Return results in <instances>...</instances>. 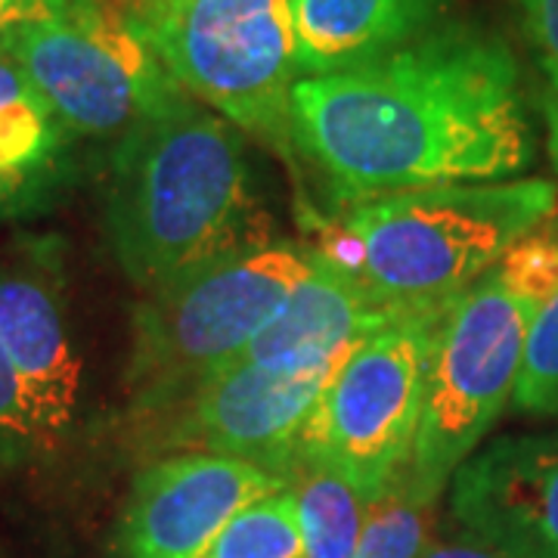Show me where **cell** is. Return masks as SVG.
I'll return each instance as SVG.
<instances>
[{"mask_svg": "<svg viewBox=\"0 0 558 558\" xmlns=\"http://www.w3.org/2000/svg\"><path fill=\"white\" fill-rule=\"evenodd\" d=\"M0 351L25 385L50 447L69 444L84 403V360L47 264L0 260Z\"/></svg>", "mask_w": 558, "mask_h": 558, "instance_id": "cell-12", "label": "cell"}, {"mask_svg": "<svg viewBox=\"0 0 558 558\" xmlns=\"http://www.w3.org/2000/svg\"><path fill=\"white\" fill-rule=\"evenodd\" d=\"M292 128L299 156L348 205L512 180L537 156L512 47L465 20L357 69L299 78Z\"/></svg>", "mask_w": 558, "mask_h": 558, "instance_id": "cell-1", "label": "cell"}, {"mask_svg": "<svg viewBox=\"0 0 558 558\" xmlns=\"http://www.w3.org/2000/svg\"><path fill=\"white\" fill-rule=\"evenodd\" d=\"M418 558H506L497 549H490L487 543H481L472 534H459V537H428L425 549Z\"/></svg>", "mask_w": 558, "mask_h": 558, "instance_id": "cell-25", "label": "cell"}, {"mask_svg": "<svg viewBox=\"0 0 558 558\" xmlns=\"http://www.w3.org/2000/svg\"><path fill=\"white\" fill-rule=\"evenodd\" d=\"M556 205V186L543 178L407 190L348 205L317 248L400 311L447 307L546 227Z\"/></svg>", "mask_w": 558, "mask_h": 558, "instance_id": "cell-3", "label": "cell"}, {"mask_svg": "<svg viewBox=\"0 0 558 558\" xmlns=\"http://www.w3.org/2000/svg\"><path fill=\"white\" fill-rule=\"evenodd\" d=\"M537 307L499 267L447 304L407 469L425 502H438L459 465L484 444L506 407H512Z\"/></svg>", "mask_w": 558, "mask_h": 558, "instance_id": "cell-6", "label": "cell"}, {"mask_svg": "<svg viewBox=\"0 0 558 558\" xmlns=\"http://www.w3.org/2000/svg\"><path fill=\"white\" fill-rule=\"evenodd\" d=\"M344 357L227 366L171 410L178 418V440L199 444L208 453L245 459L292 481L304 432Z\"/></svg>", "mask_w": 558, "mask_h": 558, "instance_id": "cell-9", "label": "cell"}, {"mask_svg": "<svg viewBox=\"0 0 558 558\" xmlns=\"http://www.w3.org/2000/svg\"><path fill=\"white\" fill-rule=\"evenodd\" d=\"M124 20L186 97L295 161L289 0H134Z\"/></svg>", "mask_w": 558, "mask_h": 558, "instance_id": "cell-5", "label": "cell"}, {"mask_svg": "<svg viewBox=\"0 0 558 558\" xmlns=\"http://www.w3.org/2000/svg\"><path fill=\"white\" fill-rule=\"evenodd\" d=\"M497 267L524 299L543 304L558 289V233L539 227L515 242Z\"/></svg>", "mask_w": 558, "mask_h": 558, "instance_id": "cell-21", "label": "cell"}, {"mask_svg": "<svg viewBox=\"0 0 558 558\" xmlns=\"http://www.w3.org/2000/svg\"><path fill=\"white\" fill-rule=\"evenodd\" d=\"M539 109H543V121H546V153L549 161L558 171V84L549 81L539 94Z\"/></svg>", "mask_w": 558, "mask_h": 558, "instance_id": "cell-26", "label": "cell"}, {"mask_svg": "<svg viewBox=\"0 0 558 558\" xmlns=\"http://www.w3.org/2000/svg\"><path fill=\"white\" fill-rule=\"evenodd\" d=\"M400 311L373 295L351 270L323 248H311V264L282 301L274 319L258 332L240 357L242 363H317L351 354L360 341L379 332Z\"/></svg>", "mask_w": 558, "mask_h": 558, "instance_id": "cell-13", "label": "cell"}, {"mask_svg": "<svg viewBox=\"0 0 558 558\" xmlns=\"http://www.w3.org/2000/svg\"><path fill=\"white\" fill-rule=\"evenodd\" d=\"M7 50L65 134L121 140L186 97L102 0H78L57 20L20 32Z\"/></svg>", "mask_w": 558, "mask_h": 558, "instance_id": "cell-8", "label": "cell"}, {"mask_svg": "<svg viewBox=\"0 0 558 558\" xmlns=\"http://www.w3.org/2000/svg\"><path fill=\"white\" fill-rule=\"evenodd\" d=\"M432 509L413 490L407 472L385 494L369 499L354 558H418L432 537Z\"/></svg>", "mask_w": 558, "mask_h": 558, "instance_id": "cell-18", "label": "cell"}, {"mask_svg": "<svg viewBox=\"0 0 558 558\" xmlns=\"http://www.w3.org/2000/svg\"><path fill=\"white\" fill-rule=\"evenodd\" d=\"M512 410L524 416L558 418V289L531 319Z\"/></svg>", "mask_w": 558, "mask_h": 558, "instance_id": "cell-19", "label": "cell"}, {"mask_svg": "<svg viewBox=\"0 0 558 558\" xmlns=\"http://www.w3.org/2000/svg\"><path fill=\"white\" fill-rule=\"evenodd\" d=\"M292 487L245 459L208 450L174 453L134 478L121 515L124 558H202L252 502Z\"/></svg>", "mask_w": 558, "mask_h": 558, "instance_id": "cell-10", "label": "cell"}, {"mask_svg": "<svg viewBox=\"0 0 558 558\" xmlns=\"http://www.w3.org/2000/svg\"><path fill=\"white\" fill-rule=\"evenodd\" d=\"M299 497L292 487L242 509L202 558H301Z\"/></svg>", "mask_w": 558, "mask_h": 558, "instance_id": "cell-17", "label": "cell"}, {"mask_svg": "<svg viewBox=\"0 0 558 558\" xmlns=\"http://www.w3.org/2000/svg\"><path fill=\"white\" fill-rule=\"evenodd\" d=\"M65 137L16 57L0 47V165L20 171L69 168Z\"/></svg>", "mask_w": 558, "mask_h": 558, "instance_id": "cell-15", "label": "cell"}, {"mask_svg": "<svg viewBox=\"0 0 558 558\" xmlns=\"http://www.w3.org/2000/svg\"><path fill=\"white\" fill-rule=\"evenodd\" d=\"M450 515L506 558H558V428L481 444L447 487Z\"/></svg>", "mask_w": 558, "mask_h": 558, "instance_id": "cell-11", "label": "cell"}, {"mask_svg": "<svg viewBox=\"0 0 558 558\" xmlns=\"http://www.w3.org/2000/svg\"><path fill=\"white\" fill-rule=\"evenodd\" d=\"M69 168L50 171H20L0 165V220L28 218L44 211L60 193L62 178Z\"/></svg>", "mask_w": 558, "mask_h": 558, "instance_id": "cell-22", "label": "cell"}, {"mask_svg": "<svg viewBox=\"0 0 558 558\" xmlns=\"http://www.w3.org/2000/svg\"><path fill=\"white\" fill-rule=\"evenodd\" d=\"M78 0H0V47L38 22L57 20Z\"/></svg>", "mask_w": 558, "mask_h": 558, "instance_id": "cell-24", "label": "cell"}, {"mask_svg": "<svg viewBox=\"0 0 558 558\" xmlns=\"http://www.w3.org/2000/svg\"><path fill=\"white\" fill-rule=\"evenodd\" d=\"M311 264V248L260 242L143 292L128 391L140 413H171L258 339Z\"/></svg>", "mask_w": 558, "mask_h": 558, "instance_id": "cell-4", "label": "cell"}, {"mask_svg": "<svg viewBox=\"0 0 558 558\" xmlns=\"http://www.w3.org/2000/svg\"><path fill=\"white\" fill-rule=\"evenodd\" d=\"M524 32L537 47L546 78L558 84V0H519Z\"/></svg>", "mask_w": 558, "mask_h": 558, "instance_id": "cell-23", "label": "cell"}, {"mask_svg": "<svg viewBox=\"0 0 558 558\" xmlns=\"http://www.w3.org/2000/svg\"><path fill=\"white\" fill-rule=\"evenodd\" d=\"M444 311H407L341 360L301 440L304 465L339 475L366 502L410 469Z\"/></svg>", "mask_w": 558, "mask_h": 558, "instance_id": "cell-7", "label": "cell"}, {"mask_svg": "<svg viewBox=\"0 0 558 558\" xmlns=\"http://www.w3.org/2000/svg\"><path fill=\"white\" fill-rule=\"evenodd\" d=\"M102 230L140 292L274 240L245 134L193 97L140 121L116 140Z\"/></svg>", "mask_w": 558, "mask_h": 558, "instance_id": "cell-2", "label": "cell"}, {"mask_svg": "<svg viewBox=\"0 0 558 558\" xmlns=\"http://www.w3.org/2000/svg\"><path fill=\"white\" fill-rule=\"evenodd\" d=\"M50 450L25 385L0 351V475H16Z\"/></svg>", "mask_w": 558, "mask_h": 558, "instance_id": "cell-20", "label": "cell"}, {"mask_svg": "<svg viewBox=\"0 0 558 558\" xmlns=\"http://www.w3.org/2000/svg\"><path fill=\"white\" fill-rule=\"evenodd\" d=\"M292 490L299 497L301 558L357 556L369 502L344 478L304 462L292 475Z\"/></svg>", "mask_w": 558, "mask_h": 558, "instance_id": "cell-16", "label": "cell"}, {"mask_svg": "<svg viewBox=\"0 0 558 558\" xmlns=\"http://www.w3.org/2000/svg\"><path fill=\"white\" fill-rule=\"evenodd\" d=\"M457 0H289L301 78L348 72L450 20Z\"/></svg>", "mask_w": 558, "mask_h": 558, "instance_id": "cell-14", "label": "cell"}]
</instances>
